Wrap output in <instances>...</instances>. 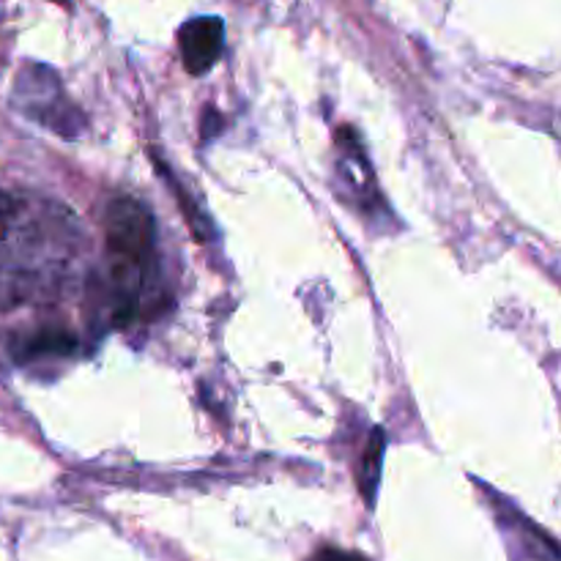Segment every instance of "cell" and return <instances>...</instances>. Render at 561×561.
<instances>
[{
	"instance_id": "6",
	"label": "cell",
	"mask_w": 561,
	"mask_h": 561,
	"mask_svg": "<svg viewBox=\"0 0 561 561\" xmlns=\"http://www.w3.org/2000/svg\"><path fill=\"white\" fill-rule=\"evenodd\" d=\"M77 348V340L60 329H44V332L31 334L22 340L20 356L22 359H38V356H64Z\"/></svg>"
},
{
	"instance_id": "5",
	"label": "cell",
	"mask_w": 561,
	"mask_h": 561,
	"mask_svg": "<svg viewBox=\"0 0 561 561\" xmlns=\"http://www.w3.org/2000/svg\"><path fill=\"white\" fill-rule=\"evenodd\" d=\"M504 529H507L513 561H561L559 548L540 531L531 529L529 520H518V524L504 520Z\"/></svg>"
},
{
	"instance_id": "8",
	"label": "cell",
	"mask_w": 561,
	"mask_h": 561,
	"mask_svg": "<svg viewBox=\"0 0 561 561\" xmlns=\"http://www.w3.org/2000/svg\"><path fill=\"white\" fill-rule=\"evenodd\" d=\"M307 561H367V559L359 557V553H354V551H340V548L327 546V548H321V551L312 553Z\"/></svg>"
},
{
	"instance_id": "4",
	"label": "cell",
	"mask_w": 561,
	"mask_h": 561,
	"mask_svg": "<svg viewBox=\"0 0 561 561\" xmlns=\"http://www.w3.org/2000/svg\"><path fill=\"white\" fill-rule=\"evenodd\" d=\"M337 142H340V162H337L340 175H343L345 184H348V190L354 192V195H359L362 201L370 203V195H367V192H373V168L370 162H367L359 137H356V131L351 129V126H343Z\"/></svg>"
},
{
	"instance_id": "9",
	"label": "cell",
	"mask_w": 561,
	"mask_h": 561,
	"mask_svg": "<svg viewBox=\"0 0 561 561\" xmlns=\"http://www.w3.org/2000/svg\"><path fill=\"white\" fill-rule=\"evenodd\" d=\"M53 3H58V5H69V0H53Z\"/></svg>"
},
{
	"instance_id": "2",
	"label": "cell",
	"mask_w": 561,
	"mask_h": 561,
	"mask_svg": "<svg viewBox=\"0 0 561 561\" xmlns=\"http://www.w3.org/2000/svg\"><path fill=\"white\" fill-rule=\"evenodd\" d=\"M11 102L25 118L55 135L75 140L85 131V115L77 110V104L66 96L64 82L49 66L25 64L14 80Z\"/></svg>"
},
{
	"instance_id": "7",
	"label": "cell",
	"mask_w": 561,
	"mask_h": 561,
	"mask_svg": "<svg viewBox=\"0 0 561 561\" xmlns=\"http://www.w3.org/2000/svg\"><path fill=\"white\" fill-rule=\"evenodd\" d=\"M383 447H387V438L383 431H373L370 444H367L365 453V466H362V493H365L367 504H373L378 491V482H381V463H383Z\"/></svg>"
},
{
	"instance_id": "1",
	"label": "cell",
	"mask_w": 561,
	"mask_h": 561,
	"mask_svg": "<svg viewBox=\"0 0 561 561\" xmlns=\"http://www.w3.org/2000/svg\"><path fill=\"white\" fill-rule=\"evenodd\" d=\"M104 230L113 283V316L115 323L129 327L159 285L157 222L140 201L115 197L107 206Z\"/></svg>"
},
{
	"instance_id": "3",
	"label": "cell",
	"mask_w": 561,
	"mask_h": 561,
	"mask_svg": "<svg viewBox=\"0 0 561 561\" xmlns=\"http://www.w3.org/2000/svg\"><path fill=\"white\" fill-rule=\"evenodd\" d=\"M179 49L190 75H208L222 58L225 22L219 16H195L184 22L179 31Z\"/></svg>"
}]
</instances>
